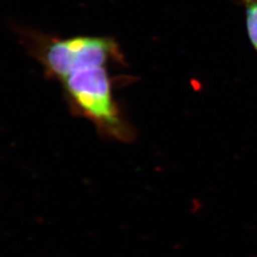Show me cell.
<instances>
[{
    "label": "cell",
    "instance_id": "cell-1",
    "mask_svg": "<svg viewBox=\"0 0 257 257\" xmlns=\"http://www.w3.org/2000/svg\"><path fill=\"white\" fill-rule=\"evenodd\" d=\"M32 53L47 75L60 83L72 109L102 134L125 138L128 130L113 97L110 64L119 59L116 43L109 37L30 36Z\"/></svg>",
    "mask_w": 257,
    "mask_h": 257
},
{
    "label": "cell",
    "instance_id": "cell-2",
    "mask_svg": "<svg viewBox=\"0 0 257 257\" xmlns=\"http://www.w3.org/2000/svg\"><path fill=\"white\" fill-rule=\"evenodd\" d=\"M248 38L257 51V0H245Z\"/></svg>",
    "mask_w": 257,
    "mask_h": 257
}]
</instances>
